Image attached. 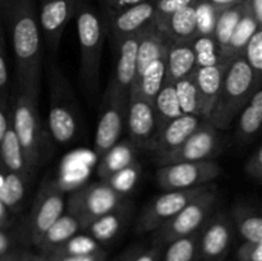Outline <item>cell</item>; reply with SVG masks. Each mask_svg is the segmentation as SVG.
<instances>
[{"label":"cell","mask_w":262,"mask_h":261,"mask_svg":"<svg viewBox=\"0 0 262 261\" xmlns=\"http://www.w3.org/2000/svg\"><path fill=\"white\" fill-rule=\"evenodd\" d=\"M133 212V204L123 200L115 209L106 212L102 216L92 220L83 229L84 233L91 235L100 245L110 242L119 235L129 222Z\"/></svg>","instance_id":"ac0fdd59"},{"label":"cell","mask_w":262,"mask_h":261,"mask_svg":"<svg viewBox=\"0 0 262 261\" xmlns=\"http://www.w3.org/2000/svg\"><path fill=\"white\" fill-rule=\"evenodd\" d=\"M161 256V246L152 245L151 247L141 248L136 252H129L128 261H159Z\"/></svg>","instance_id":"f6af8a7d"},{"label":"cell","mask_w":262,"mask_h":261,"mask_svg":"<svg viewBox=\"0 0 262 261\" xmlns=\"http://www.w3.org/2000/svg\"><path fill=\"white\" fill-rule=\"evenodd\" d=\"M165 81V53L146 67L142 73L136 77L130 91L137 92L152 102ZM129 91V92H130Z\"/></svg>","instance_id":"f1b7e54d"},{"label":"cell","mask_w":262,"mask_h":261,"mask_svg":"<svg viewBox=\"0 0 262 261\" xmlns=\"http://www.w3.org/2000/svg\"><path fill=\"white\" fill-rule=\"evenodd\" d=\"M81 55V76L87 91L95 94L100 82V66L107 26L104 18L90 5L81 3L76 14Z\"/></svg>","instance_id":"277c9868"},{"label":"cell","mask_w":262,"mask_h":261,"mask_svg":"<svg viewBox=\"0 0 262 261\" xmlns=\"http://www.w3.org/2000/svg\"><path fill=\"white\" fill-rule=\"evenodd\" d=\"M128 257H129V253H127V255H124L123 257H120L119 260H117V261H128Z\"/></svg>","instance_id":"11a10c76"},{"label":"cell","mask_w":262,"mask_h":261,"mask_svg":"<svg viewBox=\"0 0 262 261\" xmlns=\"http://www.w3.org/2000/svg\"><path fill=\"white\" fill-rule=\"evenodd\" d=\"M191 45L193 49L196 68L216 66L228 60L224 58L219 45L212 36H196L191 41Z\"/></svg>","instance_id":"836d02e7"},{"label":"cell","mask_w":262,"mask_h":261,"mask_svg":"<svg viewBox=\"0 0 262 261\" xmlns=\"http://www.w3.org/2000/svg\"><path fill=\"white\" fill-rule=\"evenodd\" d=\"M246 174L251 179L261 183L262 181V146L258 145L255 150L248 156L245 164Z\"/></svg>","instance_id":"ee69618b"},{"label":"cell","mask_w":262,"mask_h":261,"mask_svg":"<svg viewBox=\"0 0 262 261\" xmlns=\"http://www.w3.org/2000/svg\"><path fill=\"white\" fill-rule=\"evenodd\" d=\"M247 12L262 26V0H245Z\"/></svg>","instance_id":"681fc988"},{"label":"cell","mask_w":262,"mask_h":261,"mask_svg":"<svg viewBox=\"0 0 262 261\" xmlns=\"http://www.w3.org/2000/svg\"><path fill=\"white\" fill-rule=\"evenodd\" d=\"M79 232H82V225L79 220L71 212L64 211L43 233L36 247L40 251V255L48 256L54 252L59 246L63 245L66 241Z\"/></svg>","instance_id":"603a6c76"},{"label":"cell","mask_w":262,"mask_h":261,"mask_svg":"<svg viewBox=\"0 0 262 261\" xmlns=\"http://www.w3.org/2000/svg\"><path fill=\"white\" fill-rule=\"evenodd\" d=\"M232 60H225L216 66L202 67L194 71V82L200 99V110L201 118L206 119L219 96L225 72Z\"/></svg>","instance_id":"d6986e66"},{"label":"cell","mask_w":262,"mask_h":261,"mask_svg":"<svg viewBox=\"0 0 262 261\" xmlns=\"http://www.w3.org/2000/svg\"><path fill=\"white\" fill-rule=\"evenodd\" d=\"M232 220L224 212L212 214L199 235V258L201 261H223L233 242Z\"/></svg>","instance_id":"9a60e30c"},{"label":"cell","mask_w":262,"mask_h":261,"mask_svg":"<svg viewBox=\"0 0 262 261\" xmlns=\"http://www.w3.org/2000/svg\"><path fill=\"white\" fill-rule=\"evenodd\" d=\"M152 104L155 107L156 117H158L159 129L169 120L182 115L173 83H164L159 94L154 99Z\"/></svg>","instance_id":"d6a6232c"},{"label":"cell","mask_w":262,"mask_h":261,"mask_svg":"<svg viewBox=\"0 0 262 261\" xmlns=\"http://www.w3.org/2000/svg\"><path fill=\"white\" fill-rule=\"evenodd\" d=\"M173 84L182 114L196 115L201 118L199 92H197L196 82H194V72Z\"/></svg>","instance_id":"e575fe53"},{"label":"cell","mask_w":262,"mask_h":261,"mask_svg":"<svg viewBox=\"0 0 262 261\" xmlns=\"http://www.w3.org/2000/svg\"><path fill=\"white\" fill-rule=\"evenodd\" d=\"M201 2L207 3V4L219 8V9H224V8L232 7V5H237L239 4V3H243L245 0H201Z\"/></svg>","instance_id":"f5cc1de1"},{"label":"cell","mask_w":262,"mask_h":261,"mask_svg":"<svg viewBox=\"0 0 262 261\" xmlns=\"http://www.w3.org/2000/svg\"><path fill=\"white\" fill-rule=\"evenodd\" d=\"M10 125V104L8 97L0 96V142Z\"/></svg>","instance_id":"7dc6e473"},{"label":"cell","mask_w":262,"mask_h":261,"mask_svg":"<svg viewBox=\"0 0 262 261\" xmlns=\"http://www.w3.org/2000/svg\"><path fill=\"white\" fill-rule=\"evenodd\" d=\"M118 45H119V55H118L115 73L107 86L128 96L137 73L138 33L123 38L118 42Z\"/></svg>","instance_id":"ffe728a7"},{"label":"cell","mask_w":262,"mask_h":261,"mask_svg":"<svg viewBox=\"0 0 262 261\" xmlns=\"http://www.w3.org/2000/svg\"><path fill=\"white\" fill-rule=\"evenodd\" d=\"M196 71L193 49L191 42H171L165 50V81L164 83H176L179 79Z\"/></svg>","instance_id":"44dd1931"},{"label":"cell","mask_w":262,"mask_h":261,"mask_svg":"<svg viewBox=\"0 0 262 261\" xmlns=\"http://www.w3.org/2000/svg\"><path fill=\"white\" fill-rule=\"evenodd\" d=\"M206 187L207 184H204L194 188L165 191L164 193L156 196L143 209L142 214L136 222V233L145 234V233L155 232L158 228L176 216L191 200L201 193Z\"/></svg>","instance_id":"8fae6325"},{"label":"cell","mask_w":262,"mask_h":261,"mask_svg":"<svg viewBox=\"0 0 262 261\" xmlns=\"http://www.w3.org/2000/svg\"><path fill=\"white\" fill-rule=\"evenodd\" d=\"M258 28H262V26L258 25L257 20L246 10V13L241 18L238 25L235 26L234 31L230 35L227 48L223 50L224 58L228 59V60H233L237 56L242 55L247 42Z\"/></svg>","instance_id":"4dcf8cb0"},{"label":"cell","mask_w":262,"mask_h":261,"mask_svg":"<svg viewBox=\"0 0 262 261\" xmlns=\"http://www.w3.org/2000/svg\"><path fill=\"white\" fill-rule=\"evenodd\" d=\"M37 101L38 92L17 87L10 104V124L33 173L43 155V129Z\"/></svg>","instance_id":"5b68a950"},{"label":"cell","mask_w":262,"mask_h":261,"mask_svg":"<svg viewBox=\"0 0 262 261\" xmlns=\"http://www.w3.org/2000/svg\"><path fill=\"white\" fill-rule=\"evenodd\" d=\"M10 76L9 66H8V54H7V41H5L4 27L0 19V96L8 97L9 91Z\"/></svg>","instance_id":"b9f144b4"},{"label":"cell","mask_w":262,"mask_h":261,"mask_svg":"<svg viewBox=\"0 0 262 261\" xmlns=\"http://www.w3.org/2000/svg\"><path fill=\"white\" fill-rule=\"evenodd\" d=\"M18 261H49V260L42 255H33V253H30V252H19Z\"/></svg>","instance_id":"db71d44e"},{"label":"cell","mask_w":262,"mask_h":261,"mask_svg":"<svg viewBox=\"0 0 262 261\" xmlns=\"http://www.w3.org/2000/svg\"><path fill=\"white\" fill-rule=\"evenodd\" d=\"M81 0H38V25L42 41L51 51H56L64 28L74 17Z\"/></svg>","instance_id":"4fadbf2b"},{"label":"cell","mask_w":262,"mask_h":261,"mask_svg":"<svg viewBox=\"0 0 262 261\" xmlns=\"http://www.w3.org/2000/svg\"><path fill=\"white\" fill-rule=\"evenodd\" d=\"M14 240L10 235V233L8 232V229L0 228V257L10 256L17 252L14 250Z\"/></svg>","instance_id":"c3c4849f"},{"label":"cell","mask_w":262,"mask_h":261,"mask_svg":"<svg viewBox=\"0 0 262 261\" xmlns=\"http://www.w3.org/2000/svg\"><path fill=\"white\" fill-rule=\"evenodd\" d=\"M220 174L222 168L215 159L184 161L160 165L156 171V181L164 191H177L209 184Z\"/></svg>","instance_id":"ba28073f"},{"label":"cell","mask_w":262,"mask_h":261,"mask_svg":"<svg viewBox=\"0 0 262 261\" xmlns=\"http://www.w3.org/2000/svg\"><path fill=\"white\" fill-rule=\"evenodd\" d=\"M10 216L12 214L9 212V210L5 207V205L3 204V201L0 200V228L3 229H8L10 227Z\"/></svg>","instance_id":"816d5d0a"},{"label":"cell","mask_w":262,"mask_h":261,"mask_svg":"<svg viewBox=\"0 0 262 261\" xmlns=\"http://www.w3.org/2000/svg\"><path fill=\"white\" fill-rule=\"evenodd\" d=\"M194 5H189L176 12L159 27L165 33L169 41L191 42L196 37V8Z\"/></svg>","instance_id":"d4e9b609"},{"label":"cell","mask_w":262,"mask_h":261,"mask_svg":"<svg viewBox=\"0 0 262 261\" xmlns=\"http://www.w3.org/2000/svg\"><path fill=\"white\" fill-rule=\"evenodd\" d=\"M14 54L17 87L40 91L42 35L35 0H5L3 8Z\"/></svg>","instance_id":"6da1fadb"},{"label":"cell","mask_w":262,"mask_h":261,"mask_svg":"<svg viewBox=\"0 0 262 261\" xmlns=\"http://www.w3.org/2000/svg\"><path fill=\"white\" fill-rule=\"evenodd\" d=\"M233 228L243 241L262 242V217L255 209L246 205H237L232 210Z\"/></svg>","instance_id":"f546056e"},{"label":"cell","mask_w":262,"mask_h":261,"mask_svg":"<svg viewBox=\"0 0 262 261\" xmlns=\"http://www.w3.org/2000/svg\"><path fill=\"white\" fill-rule=\"evenodd\" d=\"M260 87L261 82L256 79L243 56L234 58L225 72L219 96L206 120L216 129H227Z\"/></svg>","instance_id":"7a4b0ae2"},{"label":"cell","mask_w":262,"mask_h":261,"mask_svg":"<svg viewBox=\"0 0 262 261\" xmlns=\"http://www.w3.org/2000/svg\"><path fill=\"white\" fill-rule=\"evenodd\" d=\"M0 161L8 170L18 174L26 181L30 182L32 178L33 171L28 166L22 146H20L14 130H13L12 124L9 125L7 133L0 142Z\"/></svg>","instance_id":"484cf974"},{"label":"cell","mask_w":262,"mask_h":261,"mask_svg":"<svg viewBox=\"0 0 262 261\" xmlns=\"http://www.w3.org/2000/svg\"><path fill=\"white\" fill-rule=\"evenodd\" d=\"M28 183L25 178L8 170L0 161V200L10 214L22 209Z\"/></svg>","instance_id":"83f0119b"},{"label":"cell","mask_w":262,"mask_h":261,"mask_svg":"<svg viewBox=\"0 0 262 261\" xmlns=\"http://www.w3.org/2000/svg\"><path fill=\"white\" fill-rule=\"evenodd\" d=\"M49 261H105L106 252L104 250L99 252L81 256H45Z\"/></svg>","instance_id":"bcb514c9"},{"label":"cell","mask_w":262,"mask_h":261,"mask_svg":"<svg viewBox=\"0 0 262 261\" xmlns=\"http://www.w3.org/2000/svg\"><path fill=\"white\" fill-rule=\"evenodd\" d=\"M247 8H246V2L239 3L237 5H232V7L224 8L220 10L219 15H217L216 25H215L214 33L212 37L215 38L216 44L219 45L220 50H224L228 45L230 35L234 31L235 26L238 25L241 18L246 13Z\"/></svg>","instance_id":"1f68e13d"},{"label":"cell","mask_w":262,"mask_h":261,"mask_svg":"<svg viewBox=\"0 0 262 261\" xmlns=\"http://www.w3.org/2000/svg\"><path fill=\"white\" fill-rule=\"evenodd\" d=\"M128 96L107 86L102 101L101 114L95 133L94 150L101 158L122 137L125 128V112Z\"/></svg>","instance_id":"30bf717a"},{"label":"cell","mask_w":262,"mask_h":261,"mask_svg":"<svg viewBox=\"0 0 262 261\" xmlns=\"http://www.w3.org/2000/svg\"><path fill=\"white\" fill-rule=\"evenodd\" d=\"M202 118L196 115L182 114L169 120L156 132L155 137L146 150L151 151L156 156H163L171 153L182 145L202 122Z\"/></svg>","instance_id":"2e32d148"},{"label":"cell","mask_w":262,"mask_h":261,"mask_svg":"<svg viewBox=\"0 0 262 261\" xmlns=\"http://www.w3.org/2000/svg\"><path fill=\"white\" fill-rule=\"evenodd\" d=\"M237 261H262V242L243 241L235 251Z\"/></svg>","instance_id":"7bdbcfd3"},{"label":"cell","mask_w":262,"mask_h":261,"mask_svg":"<svg viewBox=\"0 0 262 261\" xmlns=\"http://www.w3.org/2000/svg\"><path fill=\"white\" fill-rule=\"evenodd\" d=\"M197 2L200 0H154L155 3L154 23L160 27L171 14L189 5H194Z\"/></svg>","instance_id":"60d3db41"},{"label":"cell","mask_w":262,"mask_h":261,"mask_svg":"<svg viewBox=\"0 0 262 261\" xmlns=\"http://www.w3.org/2000/svg\"><path fill=\"white\" fill-rule=\"evenodd\" d=\"M125 128L129 140L136 143L138 148H147L159 130L154 104L137 92L130 91L128 95Z\"/></svg>","instance_id":"5bb4252c"},{"label":"cell","mask_w":262,"mask_h":261,"mask_svg":"<svg viewBox=\"0 0 262 261\" xmlns=\"http://www.w3.org/2000/svg\"><path fill=\"white\" fill-rule=\"evenodd\" d=\"M262 125V89L256 90L246 106L241 110L235 137L238 142H250L256 137Z\"/></svg>","instance_id":"4316f807"},{"label":"cell","mask_w":262,"mask_h":261,"mask_svg":"<svg viewBox=\"0 0 262 261\" xmlns=\"http://www.w3.org/2000/svg\"><path fill=\"white\" fill-rule=\"evenodd\" d=\"M138 150L140 148L137 147V145L133 143L129 138L124 141H118L101 158H99L97 177L100 181H104L107 177L113 176L118 170L136 161Z\"/></svg>","instance_id":"cb8c5ba5"},{"label":"cell","mask_w":262,"mask_h":261,"mask_svg":"<svg viewBox=\"0 0 262 261\" xmlns=\"http://www.w3.org/2000/svg\"><path fill=\"white\" fill-rule=\"evenodd\" d=\"M101 250L102 246L96 240H94L87 233L79 232L48 256H81L99 252Z\"/></svg>","instance_id":"8d00e7d4"},{"label":"cell","mask_w":262,"mask_h":261,"mask_svg":"<svg viewBox=\"0 0 262 261\" xmlns=\"http://www.w3.org/2000/svg\"><path fill=\"white\" fill-rule=\"evenodd\" d=\"M219 129L204 119L197 129L179 147L166 155L156 156L155 160L160 165L184 163V161L211 160L219 154Z\"/></svg>","instance_id":"7c38bea8"},{"label":"cell","mask_w":262,"mask_h":261,"mask_svg":"<svg viewBox=\"0 0 262 261\" xmlns=\"http://www.w3.org/2000/svg\"><path fill=\"white\" fill-rule=\"evenodd\" d=\"M200 232L177 238L166 245L163 261H196L199 260Z\"/></svg>","instance_id":"d590c367"},{"label":"cell","mask_w":262,"mask_h":261,"mask_svg":"<svg viewBox=\"0 0 262 261\" xmlns=\"http://www.w3.org/2000/svg\"><path fill=\"white\" fill-rule=\"evenodd\" d=\"M125 197L120 196L104 181L94 182L77 189L68 199L66 211L79 220L82 232L84 228L97 217L112 211Z\"/></svg>","instance_id":"52a82bcc"},{"label":"cell","mask_w":262,"mask_h":261,"mask_svg":"<svg viewBox=\"0 0 262 261\" xmlns=\"http://www.w3.org/2000/svg\"><path fill=\"white\" fill-rule=\"evenodd\" d=\"M216 202V186L209 183L206 188L191 200L176 216L152 232L154 243L163 247L177 238L200 232L214 212Z\"/></svg>","instance_id":"8992f818"},{"label":"cell","mask_w":262,"mask_h":261,"mask_svg":"<svg viewBox=\"0 0 262 261\" xmlns=\"http://www.w3.org/2000/svg\"><path fill=\"white\" fill-rule=\"evenodd\" d=\"M141 173H142L141 164L138 161H133L125 168L120 169L113 176L107 177L106 179H104V182L109 184L117 193L125 197L136 188L141 178Z\"/></svg>","instance_id":"74e56055"},{"label":"cell","mask_w":262,"mask_h":261,"mask_svg":"<svg viewBox=\"0 0 262 261\" xmlns=\"http://www.w3.org/2000/svg\"><path fill=\"white\" fill-rule=\"evenodd\" d=\"M154 14V0H146L133 7L117 10L110 20V31L115 42H119L128 36L137 35L143 27L152 22Z\"/></svg>","instance_id":"e0dca14e"},{"label":"cell","mask_w":262,"mask_h":261,"mask_svg":"<svg viewBox=\"0 0 262 261\" xmlns=\"http://www.w3.org/2000/svg\"><path fill=\"white\" fill-rule=\"evenodd\" d=\"M242 56L253 72L256 79L262 82V28H258L253 33L243 50Z\"/></svg>","instance_id":"ab89813d"},{"label":"cell","mask_w":262,"mask_h":261,"mask_svg":"<svg viewBox=\"0 0 262 261\" xmlns=\"http://www.w3.org/2000/svg\"><path fill=\"white\" fill-rule=\"evenodd\" d=\"M49 132L59 145H69L81 132V117L73 89L56 64L49 66Z\"/></svg>","instance_id":"3957f363"},{"label":"cell","mask_w":262,"mask_h":261,"mask_svg":"<svg viewBox=\"0 0 262 261\" xmlns=\"http://www.w3.org/2000/svg\"><path fill=\"white\" fill-rule=\"evenodd\" d=\"M2 2H5V0H2Z\"/></svg>","instance_id":"9f6ffc18"},{"label":"cell","mask_w":262,"mask_h":261,"mask_svg":"<svg viewBox=\"0 0 262 261\" xmlns=\"http://www.w3.org/2000/svg\"><path fill=\"white\" fill-rule=\"evenodd\" d=\"M168 44L169 40L166 35L154 23V20L138 32L136 77L142 73L146 67L150 66L154 60L165 53Z\"/></svg>","instance_id":"7402d4cb"},{"label":"cell","mask_w":262,"mask_h":261,"mask_svg":"<svg viewBox=\"0 0 262 261\" xmlns=\"http://www.w3.org/2000/svg\"><path fill=\"white\" fill-rule=\"evenodd\" d=\"M104 2L117 12V10L124 9V8L133 7V5L140 4V3L146 2V0H104Z\"/></svg>","instance_id":"f907efd6"},{"label":"cell","mask_w":262,"mask_h":261,"mask_svg":"<svg viewBox=\"0 0 262 261\" xmlns=\"http://www.w3.org/2000/svg\"><path fill=\"white\" fill-rule=\"evenodd\" d=\"M194 8H196V36H212L217 15L222 9L201 0L196 3Z\"/></svg>","instance_id":"f35d334b"},{"label":"cell","mask_w":262,"mask_h":261,"mask_svg":"<svg viewBox=\"0 0 262 261\" xmlns=\"http://www.w3.org/2000/svg\"><path fill=\"white\" fill-rule=\"evenodd\" d=\"M66 211V197L61 187L55 182H46L41 186L30 216L26 222V238L36 246L43 233Z\"/></svg>","instance_id":"9c48e42d"}]
</instances>
